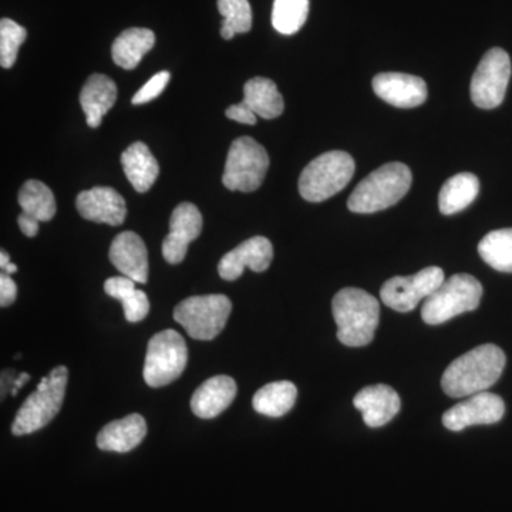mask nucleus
<instances>
[{"label": "nucleus", "mask_w": 512, "mask_h": 512, "mask_svg": "<svg viewBox=\"0 0 512 512\" xmlns=\"http://www.w3.org/2000/svg\"><path fill=\"white\" fill-rule=\"evenodd\" d=\"M505 362V353L498 346L491 343L478 346L447 367L441 387L454 399L487 392L503 375Z\"/></svg>", "instance_id": "f257e3e1"}, {"label": "nucleus", "mask_w": 512, "mask_h": 512, "mask_svg": "<svg viewBox=\"0 0 512 512\" xmlns=\"http://www.w3.org/2000/svg\"><path fill=\"white\" fill-rule=\"evenodd\" d=\"M274 259V248L271 241L265 237L249 238L227 255L222 256L218 264V274L225 281H237L249 268L254 272H265Z\"/></svg>", "instance_id": "4468645a"}, {"label": "nucleus", "mask_w": 512, "mask_h": 512, "mask_svg": "<svg viewBox=\"0 0 512 512\" xmlns=\"http://www.w3.org/2000/svg\"><path fill=\"white\" fill-rule=\"evenodd\" d=\"M69 382V370L57 366L39 383L36 392L30 394L20 407L12 424L15 436H26L43 429L62 409L64 394Z\"/></svg>", "instance_id": "20e7f679"}, {"label": "nucleus", "mask_w": 512, "mask_h": 512, "mask_svg": "<svg viewBox=\"0 0 512 512\" xmlns=\"http://www.w3.org/2000/svg\"><path fill=\"white\" fill-rule=\"evenodd\" d=\"M202 215L191 202H183L173 211L170 232L163 242V256L171 265L181 264L192 241L200 237Z\"/></svg>", "instance_id": "ddd939ff"}, {"label": "nucleus", "mask_w": 512, "mask_h": 512, "mask_svg": "<svg viewBox=\"0 0 512 512\" xmlns=\"http://www.w3.org/2000/svg\"><path fill=\"white\" fill-rule=\"evenodd\" d=\"M154 45H156V35L150 29H127L114 40L111 56L117 66L133 70Z\"/></svg>", "instance_id": "5701e85b"}, {"label": "nucleus", "mask_w": 512, "mask_h": 512, "mask_svg": "<svg viewBox=\"0 0 512 512\" xmlns=\"http://www.w3.org/2000/svg\"><path fill=\"white\" fill-rule=\"evenodd\" d=\"M121 165H123L128 181L137 192L150 190L160 174V165H158L156 157L153 156L150 148L141 141L131 144L121 154Z\"/></svg>", "instance_id": "4be33fe9"}, {"label": "nucleus", "mask_w": 512, "mask_h": 512, "mask_svg": "<svg viewBox=\"0 0 512 512\" xmlns=\"http://www.w3.org/2000/svg\"><path fill=\"white\" fill-rule=\"evenodd\" d=\"M298 389L291 382L266 384L255 393L252 406L255 412L268 417H282L295 406Z\"/></svg>", "instance_id": "bb28decb"}, {"label": "nucleus", "mask_w": 512, "mask_h": 512, "mask_svg": "<svg viewBox=\"0 0 512 512\" xmlns=\"http://www.w3.org/2000/svg\"><path fill=\"white\" fill-rule=\"evenodd\" d=\"M245 104L262 119L272 120L284 113V97L271 79L254 77L244 86Z\"/></svg>", "instance_id": "b1692460"}, {"label": "nucleus", "mask_w": 512, "mask_h": 512, "mask_svg": "<svg viewBox=\"0 0 512 512\" xmlns=\"http://www.w3.org/2000/svg\"><path fill=\"white\" fill-rule=\"evenodd\" d=\"M28 37V30L12 19L0 20V64L10 69L18 59L20 46Z\"/></svg>", "instance_id": "2f4dec72"}, {"label": "nucleus", "mask_w": 512, "mask_h": 512, "mask_svg": "<svg viewBox=\"0 0 512 512\" xmlns=\"http://www.w3.org/2000/svg\"><path fill=\"white\" fill-rule=\"evenodd\" d=\"M355 174V161L345 151H329L306 165L299 178L303 200L322 202L342 191Z\"/></svg>", "instance_id": "423d86ee"}, {"label": "nucleus", "mask_w": 512, "mask_h": 512, "mask_svg": "<svg viewBox=\"0 0 512 512\" xmlns=\"http://www.w3.org/2000/svg\"><path fill=\"white\" fill-rule=\"evenodd\" d=\"M18 200L22 212H26L39 222L53 220L56 215L55 195L42 181L30 180L23 184Z\"/></svg>", "instance_id": "cd10ccee"}, {"label": "nucleus", "mask_w": 512, "mask_h": 512, "mask_svg": "<svg viewBox=\"0 0 512 512\" xmlns=\"http://www.w3.org/2000/svg\"><path fill=\"white\" fill-rule=\"evenodd\" d=\"M218 10L224 16L221 36L231 40L238 33H248L252 28V9L248 0H218Z\"/></svg>", "instance_id": "7c9ffc66"}, {"label": "nucleus", "mask_w": 512, "mask_h": 512, "mask_svg": "<svg viewBox=\"0 0 512 512\" xmlns=\"http://www.w3.org/2000/svg\"><path fill=\"white\" fill-rule=\"evenodd\" d=\"M147 434V424L141 414H130L107 424L97 436V447L113 453H128L141 444Z\"/></svg>", "instance_id": "aec40b11"}, {"label": "nucleus", "mask_w": 512, "mask_h": 512, "mask_svg": "<svg viewBox=\"0 0 512 512\" xmlns=\"http://www.w3.org/2000/svg\"><path fill=\"white\" fill-rule=\"evenodd\" d=\"M28 380H30V376L28 375V373H22V375H19L18 380H16L15 383V389H20V387H22L23 384L28 382Z\"/></svg>", "instance_id": "e433bc0d"}, {"label": "nucleus", "mask_w": 512, "mask_h": 512, "mask_svg": "<svg viewBox=\"0 0 512 512\" xmlns=\"http://www.w3.org/2000/svg\"><path fill=\"white\" fill-rule=\"evenodd\" d=\"M18 224L20 231H22L26 237H36L37 232H39V221H37L36 218L30 217L26 212H22V214L19 215Z\"/></svg>", "instance_id": "c9c22d12"}, {"label": "nucleus", "mask_w": 512, "mask_h": 512, "mask_svg": "<svg viewBox=\"0 0 512 512\" xmlns=\"http://www.w3.org/2000/svg\"><path fill=\"white\" fill-rule=\"evenodd\" d=\"M3 271H5V274H15V272H18V266H16L15 264H12V262H10V264L8 266H6L5 269H3Z\"/></svg>", "instance_id": "58836bf2"}, {"label": "nucleus", "mask_w": 512, "mask_h": 512, "mask_svg": "<svg viewBox=\"0 0 512 512\" xmlns=\"http://www.w3.org/2000/svg\"><path fill=\"white\" fill-rule=\"evenodd\" d=\"M308 15L309 0H275L272 26L281 35H295L305 25Z\"/></svg>", "instance_id": "c756f323"}, {"label": "nucleus", "mask_w": 512, "mask_h": 512, "mask_svg": "<svg viewBox=\"0 0 512 512\" xmlns=\"http://www.w3.org/2000/svg\"><path fill=\"white\" fill-rule=\"evenodd\" d=\"M137 282L127 276H113L104 284V291L111 298L123 303L124 316L130 323L141 322L150 312L146 293L136 288Z\"/></svg>", "instance_id": "393cba45"}, {"label": "nucleus", "mask_w": 512, "mask_h": 512, "mask_svg": "<svg viewBox=\"0 0 512 512\" xmlns=\"http://www.w3.org/2000/svg\"><path fill=\"white\" fill-rule=\"evenodd\" d=\"M480 191V181L477 175L461 173L446 181L439 194L441 214L453 215L466 210L468 205L476 200Z\"/></svg>", "instance_id": "a878e982"}, {"label": "nucleus", "mask_w": 512, "mask_h": 512, "mask_svg": "<svg viewBox=\"0 0 512 512\" xmlns=\"http://www.w3.org/2000/svg\"><path fill=\"white\" fill-rule=\"evenodd\" d=\"M16 296H18V286L8 274L3 272L0 275V306L8 308L16 301Z\"/></svg>", "instance_id": "f704fd0d"}, {"label": "nucleus", "mask_w": 512, "mask_h": 512, "mask_svg": "<svg viewBox=\"0 0 512 512\" xmlns=\"http://www.w3.org/2000/svg\"><path fill=\"white\" fill-rule=\"evenodd\" d=\"M412 180V171L407 165H383L360 181L349 197L348 208L356 214H373L393 207L409 192Z\"/></svg>", "instance_id": "7ed1b4c3"}, {"label": "nucleus", "mask_w": 512, "mask_h": 512, "mask_svg": "<svg viewBox=\"0 0 512 512\" xmlns=\"http://www.w3.org/2000/svg\"><path fill=\"white\" fill-rule=\"evenodd\" d=\"M188 362L187 343L173 329L161 330L148 342L144 380L150 387H163L183 375Z\"/></svg>", "instance_id": "6e6552de"}, {"label": "nucleus", "mask_w": 512, "mask_h": 512, "mask_svg": "<svg viewBox=\"0 0 512 512\" xmlns=\"http://www.w3.org/2000/svg\"><path fill=\"white\" fill-rule=\"evenodd\" d=\"M444 281L446 279L443 269L439 266H429L412 276H394L384 282L380 289V298L384 305L394 311L410 312L423 299L429 298Z\"/></svg>", "instance_id": "9b49d317"}, {"label": "nucleus", "mask_w": 512, "mask_h": 512, "mask_svg": "<svg viewBox=\"0 0 512 512\" xmlns=\"http://www.w3.org/2000/svg\"><path fill=\"white\" fill-rule=\"evenodd\" d=\"M504 413L505 404L500 396L488 392L477 393L448 409L443 414V424L448 430L461 431L470 426L498 423Z\"/></svg>", "instance_id": "f8f14e48"}, {"label": "nucleus", "mask_w": 512, "mask_h": 512, "mask_svg": "<svg viewBox=\"0 0 512 512\" xmlns=\"http://www.w3.org/2000/svg\"><path fill=\"white\" fill-rule=\"evenodd\" d=\"M478 254L495 271L512 274V228L497 229L481 239Z\"/></svg>", "instance_id": "c85d7f7f"}, {"label": "nucleus", "mask_w": 512, "mask_h": 512, "mask_svg": "<svg viewBox=\"0 0 512 512\" xmlns=\"http://www.w3.org/2000/svg\"><path fill=\"white\" fill-rule=\"evenodd\" d=\"M353 406L363 414V420L369 427H382L399 413V394L386 384H375L360 390L353 399Z\"/></svg>", "instance_id": "a211bd4d"}, {"label": "nucleus", "mask_w": 512, "mask_h": 512, "mask_svg": "<svg viewBox=\"0 0 512 512\" xmlns=\"http://www.w3.org/2000/svg\"><path fill=\"white\" fill-rule=\"evenodd\" d=\"M377 96L400 109H413L427 100V84L421 77L404 73H380L372 82Z\"/></svg>", "instance_id": "dca6fc26"}, {"label": "nucleus", "mask_w": 512, "mask_h": 512, "mask_svg": "<svg viewBox=\"0 0 512 512\" xmlns=\"http://www.w3.org/2000/svg\"><path fill=\"white\" fill-rule=\"evenodd\" d=\"M76 208L84 220L111 227L123 224L127 215L126 201L110 187H94L80 192L76 198Z\"/></svg>", "instance_id": "2eb2a0df"}, {"label": "nucleus", "mask_w": 512, "mask_h": 512, "mask_svg": "<svg viewBox=\"0 0 512 512\" xmlns=\"http://www.w3.org/2000/svg\"><path fill=\"white\" fill-rule=\"evenodd\" d=\"M237 396V383L229 376H215L192 394L191 410L200 419L210 420L228 409Z\"/></svg>", "instance_id": "6ab92c4d"}, {"label": "nucleus", "mask_w": 512, "mask_h": 512, "mask_svg": "<svg viewBox=\"0 0 512 512\" xmlns=\"http://www.w3.org/2000/svg\"><path fill=\"white\" fill-rule=\"evenodd\" d=\"M225 114H227L228 119L237 121V123L248 124V126H254V124H256V114L249 109L244 101L228 107Z\"/></svg>", "instance_id": "72a5a7b5"}, {"label": "nucleus", "mask_w": 512, "mask_h": 512, "mask_svg": "<svg viewBox=\"0 0 512 512\" xmlns=\"http://www.w3.org/2000/svg\"><path fill=\"white\" fill-rule=\"evenodd\" d=\"M168 82H170V73L168 72H160L154 74L150 80L136 94H134L133 99H131V103L133 104H146L148 101L157 99L161 93L164 92L165 87H167Z\"/></svg>", "instance_id": "473e14b6"}, {"label": "nucleus", "mask_w": 512, "mask_h": 512, "mask_svg": "<svg viewBox=\"0 0 512 512\" xmlns=\"http://www.w3.org/2000/svg\"><path fill=\"white\" fill-rule=\"evenodd\" d=\"M332 312L343 345L362 348L375 338L380 319V305L375 296L363 289H342L333 298Z\"/></svg>", "instance_id": "f03ea898"}, {"label": "nucleus", "mask_w": 512, "mask_h": 512, "mask_svg": "<svg viewBox=\"0 0 512 512\" xmlns=\"http://www.w3.org/2000/svg\"><path fill=\"white\" fill-rule=\"evenodd\" d=\"M269 156L251 137H239L229 148L222 183L231 191L252 192L264 183Z\"/></svg>", "instance_id": "1a4fd4ad"}, {"label": "nucleus", "mask_w": 512, "mask_h": 512, "mask_svg": "<svg viewBox=\"0 0 512 512\" xmlns=\"http://www.w3.org/2000/svg\"><path fill=\"white\" fill-rule=\"evenodd\" d=\"M111 264L121 275L133 279L137 284H147L148 252L143 239L136 232L124 231L111 242L109 251Z\"/></svg>", "instance_id": "f3484780"}, {"label": "nucleus", "mask_w": 512, "mask_h": 512, "mask_svg": "<svg viewBox=\"0 0 512 512\" xmlns=\"http://www.w3.org/2000/svg\"><path fill=\"white\" fill-rule=\"evenodd\" d=\"M510 77L508 53L500 47L488 50L471 80V100L480 109H495L504 101Z\"/></svg>", "instance_id": "9d476101"}, {"label": "nucleus", "mask_w": 512, "mask_h": 512, "mask_svg": "<svg viewBox=\"0 0 512 512\" xmlns=\"http://www.w3.org/2000/svg\"><path fill=\"white\" fill-rule=\"evenodd\" d=\"M10 264L9 255L5 251L0 252V266L5 269Z\"/></svg>", "instance_id": "4c0bfd02"}, {"label": "nucleus", "mask_w": 512, "mask_h": 512, "mask_svg": "<svg viewBox=\"0 0 512 512\" xmlns=\"http://www.w3.org/2000/svg\"><path fill=\"white\" fill-rule=\"evenodd\" d=\"M231 311L225 295L191 296L175 306L174 319L192 339L212 340L224 330Z\"/></svg>", "instance_id": "0eeeda50"}, {"label": "nucleus", "mask_w": 512, "mask_h": 512, "mask_svg": "<svg viewBox=\"0 0 512 512\" xmlns=\"http://www.w3.org/2000/svg\"><path fill=\"white\" fill-rule=\"evenodd\" d=\"M116 100L117 86L110 77L104 74L90 76L80 94V104L86 114L87 124L92 128L100 127L101 120Z\"/></svg>", "instance_id": "412c9836"}, {"label": "nucleus", "mask_w": 512, "mask_h": 512, "mask_svg": "<svg viewBox=\"0 0 512 512\" xmlns=\"http://www.w3.org/2000/svg\"><path fill=\"white\" fill-rule=\"evenodd\" d=\"M483 286L474 276L456 274L444 281L421 308V318L429 325H441L461 313L476 311Z\"/></svg>", "instance_id": "39448f33"}]
</instances>
